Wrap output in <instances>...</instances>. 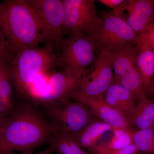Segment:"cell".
<instances>
[{
    "instance_id": "obj_6",
    "label": "cell",
    "mask_w": 154,
    "mask_h": 154,
    "mask_svg": "<svg viewBox=\"0 0 154 154\" xmlns=\"http://www.w3.org/2000/svg\"><path fill=\"white\" fill-rule=\"evenodd\" d=\"M62 53L58 57V65L82 77L96 59V45L87 34L70 36L64 39L61 46Z\"/></svg>"
},
{
    "instance_id": "obj_28",
    "label": "cell",
    "mask_w": 154,
    "mask_h": 154,
    "mask_svg": "<svg viewBox=\"0 0 154 154\" xmlns=\"http://www.w3.org/2000/svg\"></svg>"
},
{
    "instance_id": "obj_16",
    "label": "cell",
    "mask_w": 154,
    "mask_h": 154,
    "mask_svg": "<svg viewBox=\"0 0 154 154\" xmlns=\"http://www.w3.org/2000/svg\"><path fill=\"white\" fill-rule=\"evenodd\" d=\"M131 129H146L154 126V100L144 93L139 96L136 105L127 119Z\"/></svg>"
},
{
    "instance_id": "obj_3",
    "label": "cell",
    "mask_w": 154,
    "mask_h": 154,
    "mask_svg": "<svg viewBox=\"0 0 154 154\" xmlns=\"http://www.w3.org/2000/svg\"><path fill=\"white\" fill-rule=\"evenodd\" d=\"M57 66L58 57L51 46L19 50L10 65L11 82L17 95L23 96L36 77Z\"/></svg>"
},
{
    "instance_id": "obj_22",
    "label": "cell",
    "mask_w": 154,
    "mask_h": 154,
    "mask_svg": "<svg viewBox=\"0 0 154 154\" xmlns=\"http://www.w3.org/2000/svg\"><path fill=\"white\" fill-rule=\"evenodd\" d=\"M17 52L7 40L3 32L0 11V63L10 64Z\"/></svg>"
},
{
    "instance_id": "obj_4",
    "label": "cell",
    "mask_w": 154,
    "mask_h": 154,
    "mask_svg": "<svg viewBox=\"0 0 154 154\" xmlns=\"http://www.w3.org/2000/svg\"><path fill=\"white\" fill-rule=\"evenodd\" d=\"M93 34L96 48L100 51L112 52L135 46L137 34L123 19L113 12H105Z\"/></svg>"
},
{
    "instance_id": "obj_14",
    "label": "cell",
    "mask_w": 154,
    "mask_h": 154,
    "mask_svg": "<svg viewBox=\"0 0 154 154\" xmlns=\"http://www.w3.org/2000/svg\"><path fill=\"white\" fill-rule=\"evenodd\" d=\"M104 99L112 108L124 116L127 120L134 109L137 101L134 94L115 82L107 89Z\"/></svg>"
},
{
    "instance_id": "obj_20",
    "label": "cell",
    "mask_w": 154,
    "mask_h": 154,
    "mask_svg": "<svg viewBox=\"0 0 154 154\" xmlns=\"http://www.w3.org/2000/svg\"><path fill=\"white\" fill-rule=\"evenodd\" d=\"M131 130L122 128H113V136L106 143L97 144L99 147L105 149L116 150L126 147L132 144Z\"/></svg>"
},
{
    "instance_id": "obj_1",
    "label": "cell",
    "mask_w": 154,
    "mask_h": 154,
    "mask_svg": "<svg viewBox=\"0 0 154 154\" xmlns=\"http://www.w3.org/2000/svg\"><path fill=\"white\" fill-rule=\"evenodd\" d=\"M55 131L35 109L24 105L0 125V152H33L51 142Z\"/></svg>"
},
{
    "instance_id": "obj_24",
    "label": "cell",
    "mask_w": 154,
    "mask_h": 154,
    "mask_svg": "<svg viewBox=\"0 0 154 154\" xmlns=\"http://www.w3.org/2000/svg\"><path fill=\"white\" fill-rule=\"evenodd\" d=\"M91 152L93 154H142L133 143L124 148L116 150L105 149L96 146Z\"/></svg>"
},
{
    "instance_id": "obj_17",
    "label": "cell",
    "mask_w": 154,
    "mask_h": 154,
    "mask_svg": "<svg viewBox=\"0 0 154 154\" xmlns=\"http://www.w3.org/2000/svg\"><path fill=\"white\" fill-rule=\"evenodd\" d=\"M137 52V63L142 78L144 92L146 96L153 94L154 50L146 48Z\"/></svg>"
},
{
    "instance_id": "obj_7",
    "label": "cell",
    "mask_w": 154,
    "mask_h": 154,
    "mask_svg": "<svg viewBox=\"0 0 154 154\" xmlns=\"http://www.w3.org/2000/svg\"><path fill=\"white\" fill-rule=\"evenodd\" d=\"M57 132L74 134L82 129L96 117L79 102L66 100L45 104Z\"/></svg>"
},
{
    "instance_id": "obj_5",
    "label": "cell",
    "mask_w": 154,
    "mask_h": 154,
    "mask_svg": "<svg viewBox=\"0 0 154 154\" xmlns=\"http://www.w3.org/2000/svg\"><path fill=\"white\" fill-rule=\"evenodd\" d=\"M62 33L91 36L100 22L94 0H63Z\"/></svg>"
},
{
    "instance_id": "obj_12",
    "label": "cell",
    "mask_w": 154,
    "mask_h": 154,
    "mask_svg": "<svg viewBox=\"0 0 154 154\" xmlns=\"http://www.w3.org/2000/svg\"><path fill=\"white\" fill-rule=\"evenodd\" d=\"M69 98L82 104L95 117L113 128L131 129L124 116L106 103L104 97H92L75 91L70 95Z\"/></svg>"
},
{
    "instance_id": "obj_18",
    "label": "cell",
    "mask_w": 154,
    "mask_h": 154,
    "mask_svg": "<svg viewBox=\"0 0 154 154\" xmlns=\"http://www.w3.org/2000/svg\"><path fill=\"white\" fill-rule=\"evenodd\" d=\"M49 147L53 153L60 154H91L78 145L70 134L64 132L56 133L51 140Z\"/></svg>"
},
{
    "instance_id": "obj_15",
    "label": "cell",
    "mask_w": 154,
    "mask_h": 154,
    "mask_svg": "<svg viewBox=\"0 0 154 154\" xmlns=\"http://www.w3.org/2000/svg\"><path fill=\"white\" fill-rule=\"evenodd\" d=\"M113 128L110 125L96 118L79 132L70 135L78 145L91 151L98 144V142L103 135L112 131Z\"/></svg>"
},
{
    "instance_id": "obj_23",
    "label": "cell",
    "mask_w": 154,
    "mask_h": 154,
    "mask_svg": "<svg viewBox=\"0 0 154 154\" xmlns=\"http://www.w3.org/2000/svg\"><path fill=\"white\" fill-rule=\"evenodd\" d=\"M135 48L136 50L144 48L154 50V23L149 25L144 32L137 34Z\"/></svg>"
},
{
    "instance_id": "obj_26",
    "label": "cell",
    "mask_w": 154,
    "mask_h": 154,
    "mask_svg": "<svg viewBox=\"0 0 154 154\" xmlns=\"http://www.w3.org/2000/svg\"><path fill=\"white\" fill-rule=\"evenodd\" d=\"M10 74L9 65L5 63H0V83L5 77Z\"/></svg>"
},
{
    "instance_id": "obj_19",
    "label": "cell",
    "mask_w": 154,
    "mask_h": 154,
    "mask_svg": "<svg viewBox=\"0 0 154 154\" xmlns=\"http://www.w3.org/2000/svg\"><path fill=\"white\" fill-rule=\"evenodd\" d=\"M132 143L142 154H154V126L146 129L131 130Z\"/></svg>"
},
{
    "instance_id": "obj_8",
    "label": "cell",
    "mask_w": 154,
    "mask_h": 154,
    "mask_svg": "<svg viewBox=\"0 0 154 154\" xmlns=\"http://www.w3.org/2000/svg\"><path fill=\"white\" fill-rule=\"evenodd\" d=\"M37 15L41 25L43 42L47 45L61 47L64 40L62 27L64 19L62 0H27Z\"/></svg>"
},
{
    "instance_id": "obj_27",
    "label": "cell",
    "mask_w": 154,
    "mask_h": 154,
    "mask_svg": "<svg viewBox=\"0 0 154 154\" xmlns=\"http://www.w3.org/2000/svg\"><path fill=\"white\" fill-rule=\"evenodd\" d=\"M53 153V152L50 148L48 147L44 150L37 152L33 153H23L22 154H51ZM0 154H16L14 153L13 152H0Z\"/></svg>"
},
{
    "instance_id": "obj_11",
    "label": "cell",
    "mask_w": 154,
    "mask_h": 154,
    "mask_svg": "<svg viewBox=\"0 0 154 154\" xmlns=\"http://www.w3.org/2000/svg\"><path fill=\"white\" fill-rule=\"evenodd\" d=\"M112 12L123 19L137 35L154 23V1H124Z\"/></svg>"
},
{
    "instance_id": "obj_9",
    "label": "cell",
    "mask_w": 154,
    "mask_h": 154,
    "mask_svg": "<svg viewBox=\"0 0 154 154\" xmlns=\"http://www.w3.org/2000/svg\"><path fill=\"white\" fill-rule=\"evenodd\" d=\"M108 53L114 71V82L131 91L137 99L144 92L142 78L137 63L135 46Z\"/></svg>"
},
{
    "instance_id": "obj_25",
    "label": "cell",
    "mask_w": 154,
    "mask_h": 154,
    "mask_svg": "<svg viewBox=\"0 0 154 154\" xmlns=\"http://www.w3.org/2000/svg\"><path fill=\"white\" fill-rule=\"evenodd\" d=\"M124 1V0H98V2L107 8L114 10L117 8Z\"/></svg>"
},
{
    "instance_id": "obj_21",
    "label": "cell",
    "mask_w": 154,
    "mask_h": 154,
    "mask_svg": "<svg viewBox=\"0 0 154 154\" xmlns=\"http://www.w3.org/2000/svg\"><path fill=\"white\" fill-rule=\"evenodd\" d=\"M12 85L10 74L0 83V104L3 110L10 109L13 105Z\"/></svg>"
},
{
    "instance_id": "obj_13",
    "label": "cell",
    "mask_w": 154,
    "mask_h": 154,
    "mask_svg": "<svg viewBox=\"0 0 154 154\" xmlns=\"http://www.w3.org/2000/svg\"><path fill=\"white\" fill-rule=\"evenodd\" d=\"M81 77L69 70L53 72L39 101L46 104L68 100L71 94L78 88Z\"/></svg>"
},
{
    "instance_id": "obj_2",
    "label": "cell",
    "mask_w": 154,
    "mask_h": 154,
    "mask_svg": "<svg viewBox=\"0 0 154 154\" xmlns=\"http://www.w3.org/2000/svg\"><path fill=\"white\" fill-rule=\"evenodd\" d=\"M0 11L3 32L17 51L43 42L38 17L27 0H5L0 3Z\"/></svg>"
},
{
    "instance_id": "obj_10",
    "label": "cell",
    "mask_w": 154,
    "mask_h": 154,
    "mask_svg": "<svg viewBox=\"0 0 154 154\" xmlns=\"http://www.w3.org/2000/svg\"><path fill=\"white\" fill-rule=\"evenodd\" d=\"M91 66L81 77L75 91L92 97H104L107 89L114 82L109 53L101 51Z\"/></svg>"
}]
</instances>
